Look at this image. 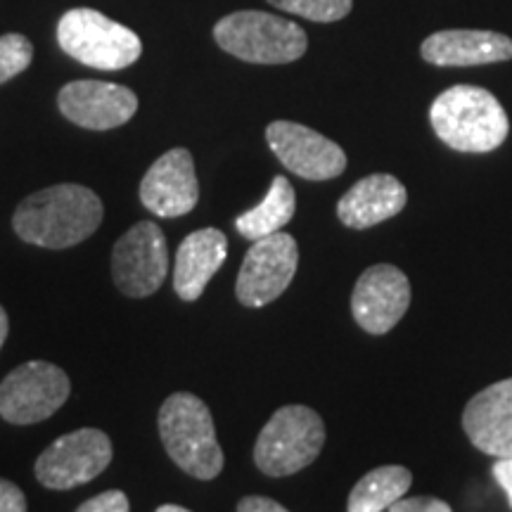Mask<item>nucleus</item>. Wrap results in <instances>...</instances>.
<instances>
[{"instance_id": "ddd939ff", "label": "nucleus", "mask_w": 512, "mask_h": 512, "mask_svg": "<svg viewBox=\"0 0 512 512\" xmlns=\"http://www.w3.org/2000/svg\"><path fill=\"white\" fill-rule=\"evenodd\" d=\"M140 202L150 214L162 216V219H178L197 207L200 181H197L192 155L185 147L164 152L147 169L140 183Z\"/></svg>"}, {"instance_id": "a878e982", "label": "nucleus", "mask_w": 512, "mask_h": 512, "mask_svg": "<svg viewBox=\"0 0 512 512\" xmlns=\"http://www.w3.org/2000/svg\"><path fill=\"white\" fill-rule=\"evenodd\" d=\"M238 512H290L285 505L266 496H247L238 503Z\"/></svg>"}, {"instance_id": "f03ea898", "label": "nucleus", "mask_w": 512, "mask_h": 512, "mask_svg": "<svg viewBox=\"0 0 512 512\" xmlns=\"http://www.w3.org/2000/svg\"><path fill=\"white\" fill-rule=\"evenodd\" d=\"M430 124L456 152L484 155L505 143L510 121L494 93L479 86H451L430 107Z\"/></svg>"}, {"instance_id": "412c9836", "label": "nucleus", "mask_w": 512, "mask_h": 512, "mask_svg": "<svg viewBox=\"0 0 512 512\" xmlns=\"http://www.w3.org/2000/svg\"><path fill=\"white\" fill-rule=\"evenodd\" d=\"M278 10L299 15L311 22H337V19L347 17L351 12V0H268Z\"/></svg>"}, {"instance_id": "1a4fd4ad", "label": "nucleus", "mask_w": 512, "mask_h": 512, "mask_svg": "<svg viewBox=\"0 0 512 512\" xmlns=\"http://www.w3.org/2000/svg\"><path fill=\"white\" fill-rule=\"evenodd\" d=\"M169 273V249L162 228L140 221L112 249V278L126 297H150Z\"/></svg>"}, {"instance_id": "9b49d317", "label": "nucleus", "mask_w": 512, "mask_h": 512, "mask_svg": "<svg viewBox=\"0 0 512 512\" xmlns=\"http://www.w3.org/2000/svg\"><path fill=\"white\" fill-rule=\"evenodd\" d=\"M266 140L280 164L304 181H330L347 169V155L342 147L304 124L273 121L266 128Z\"/></svg>"}, {"instance_id": "f257e3e1", "label": "nucleus", "mask_w": 512, "mask_h": 512, "mask_svg": "<svg viewBox=\"0 0 512 512\" xmlns=\"http://www.w3.org/2000/svg\"><path fill=\"white\" fill-rule=\"evenodd\" d=\"M102 214L105 209L93 190L62 183L29 195L12 216V228L29 245L67 249L91 238Z\"/></svg>"}, {"instance_id": "2eb2a0df", "label": "nucleus", "mask_w": 512, "mask_h": 512, "mask_svg": "<svg viewBox=\"0 0 512 512\" xmlns=\"http://www.w3.org/2000/svg\"><path fill=\"white\" fill-rule=\"evenodd\" d=\"M463 430L491 458H512V377L489 384L467 401Z\"/></svg>"}, {"instance_id": "f8f14e48", "label": "nucleus", "mask_w": 512, "mask_h": 512, "mask_svg": "<svg viewBox=\"0 0 512 512\" xmlns=\"http://www.w3.org/2000/svg\"><path fill=\"white\" fill-rule=\"evenodd\" d=\"M411 306V283L396 266L377 264L363 271L351 294V313L368 335H387Z\"/></svg>"}, {"instance_id": "4be33fe9", "label": "nucleus", "mask_w": 512, "mask_h": 512, "mask_svg": "<svg viewBox=\"0 0 512 512\" xmlns=\"http://www.w3.org/2000/svg\"><path fill=\"white\" fill-rule=\"evenodd\" d=\"M34 60V46L27 36L5 34L0 36V83L15 79Z\"/></svg>"}, {"instance_id": "b1692460", "label": "nucleus", "mask_w": 512, "mask_h": 512, "mask_svg": "<svg viewBox=\"0 0 512 512\" xmlns=\"http://www.w3.org/2000/svg\"><path fill=\"white\" fill-rule=\"evenodd\" d=\"M389 512H453L451 505L441 498L432 496H415V498H399L394 505H389Z\"/></svg>"}, {"instance_id": "423d86ee", "label": "nucleus", "mask_w": 512, "mask_h": 512, "mask_svg": "<svg viewBox=\"0 0 512 512\" xmlns=\"http://www.w3.org/2000/svg\"><path fill=\"white\" fill-rule=\"evenodd\" d=\"M57 43L76 62L102 72H119L143 55L136 31L91 8L64 12L57 24Z\"/></svg>"}, {"instance_id": "5701e85b", "label": "nucleus", "mask_w": 512, "mask_h": 512, "mask_svg": "<svg viewBox=\"0 0 512 512\" xmlns=\"http://www.w3.org/2000/svg\"><path fill=\"white\" fill-rule=\"evenodd\" d=\"M76 512H131V503H128L124 491L112 489L86 501Z\"/></svg>"}, {"instance_id": "dca6fc26", "label": "nucleus", "mask_w": 512, "mask_h": 512, "mask_svg": "<svg viewBox=\"0 0 512 512\" xmlns=\"http://www.w3.org/2000/svg\"><path fill=\"white\" fill-rule=\"evenodd\" d=\"M422 60L437 67H479L512 57V38L496 31L448 29L427 36L420 48Z\"/></svg>"}, {"instance_id": "7ed1b4c3", "label": "nucleus", "mask_w": 512, "mask_h": 512, "mask_svg": "<svg viewBox=\"0 0 512 512\" xmlns=\"http://www.w3.org/2000/svg\"><path fill=\"white\" fill-rule=\"evenodd\" d=\"M159 437L169 458L185 475L216 479L223 470V451L216 439L214 418L207 403L195 394L178 392L159 408Z\"/></svg>"}, {"instance_id": "9d476101", "label": "nucleus", "mask_w": 512, "mask_h": 512, "mask_svg": "<svg viewBox=\"0 0 512 512\" xmlns=\"http://www.w3.org/2000/svg\"><path fill=\"white\" fill-rule=\"evenodd\" d=\"M299 266L297 240L287 233H273L256 240L242 261L235 283L238 302L247 309L275 302L290 287Z\"/></svg>"}, {"instance_id": "39448f33", "label": "nucleus", "mask_w": 512, "mask_h": 512, "mask_svg": "<svg viewBox=\"0 0 512 512\" xmlns=\"http://www.w3.org/2000/svg\"><path fill=\"white\" fill-rule=\"evenodd\" d=\"M216 43L238 60L252 64H287L299 60L309 38L299 24L259 10L223 17L214 27Z\"/></svg>"}, {"instance_id": "aec40b11", "label": "nucleus", "mask_w": 512, "mask_h": 512, "mask_svg": "<svg viewBox=\"0 0 512 512\" xmlns=\"http://www.w3.org/2000/svg\"><path fill=\"white\" fill-rule=\"evenodd\" d=\"M413 475L403 465H382L358 479L349 494L347 512H382L408 494Z\"/></svg>"}, {"instance_id": "20e7f679", "label": "nucleus", "mask_w": 512, "mask_h": 512, "mask_svg": "<svg viewBox=\"0 0 512 512\" xmlns=\"http://www.w3.org/2000/svg\"><path fill=\"white\" fill-rule=\"evenodd\" d=\"M325 446L323 418L309 406H283L254 444V463L268 477H290L309 467Z\"/></svg>"}, {"instance_id": "6ab92c4d", "label": "nucleus", "mask_w": 512, "mask_h": 512, "mask_svg": "<svg viewBox=\"0 0 512 512\" xmlns=\"http://www.w3.org/2000/svg\"><path fill=\"white\" fill-rule=\"evenodd\" d=\"M294 211H297V195H294L292 183L285 176H275L261 204L240 214L235 219V228L242 238L256 242L280 233L292 221Z\"/></svg>"}, {"instance_id": "6e6552de", "label": "nucleus", "mask_w": 512, "mask_h": 512, "mask_svg": "<svg viewBox=\"0 0 512 512\" xmlns=\"http://www.w3.org/2000/svg\"><path fill=\"white\" fill-rule=\"evenodd\" d=\"M112 441L102 430L83 427L55 439L36 460V479L46 489L67 491L88 484L112 463Z\"/></svg>"}, {"instance_id": "393cba45", "label": "nucleus", "mask_w": 512, "mask_h": 512, "mask_svg": "<svg viewBox=\"0 0 512 512\" xmlns=\"http://www.w3.org/2000/svg\"><path fill=\"white\" fill-rule=\"evenodd\" d=\"M0 512H27L24 491L3 477H0Z\"/></svg>"}, {"instance_id": "bb28decb", "label": "nucleus", "mask_w": 512, "mask_h": 512, "mask_svg": "<svg viewBox=\"0 0 512 512\" xmlns=\"http://www.w3.org/2000/svg\"><path fill=\"white\" fill-rule=\"evenodd\" d=\"M491 472H494V479L505 491V496H508V505L512 508V458H496L494 470Z\"/></svg>"}, {"instance_id": "f3484780", "label": "nucleus", "mask_w": 512, "mask_h": 512, "mask_svg": "<svg viewBox=\"0 0 512 512\" xmlns=\"http://www.w3.org/2000/svg\"><path fill=\"white\" fill-rule=\"evenodd\" d=\"M408 202V192L399 178L373 174L361 178L337 202V216L347 228L366 230L394 219Z\"/></svg>"}, {"instance_id": "0eeeda50", "label": "nucleus", "mask_w": 512, "mask_h": 512, "mask_svg": "<svg viewBox=\"0 0 512 512\" xmlns=\"http://www.w3.org/2000/svg\"><path fill=\"white\" fill-rule=\"evenodd\" d=\"M69 392V375L60 366L29 361L17 366L0 384V415L12 425H34L60 411Z\"/></svg>"}, {"instance_id": "4468645a", "label": "nucleus", "mask_w": 512, "mask_h": 512, "mask_svg": "<svg viewBox=\"0 0 512 512\" xmlns=\"http://www.w3.org/2000/svg\"><path fill=\"white\" fill-rule=\"evenodd\" d=\"M57 107L76 126L110 131L133 119L138 112V95L119 83L72 81L57 95Z\"/></svg>"}, {"instance_id": "a211bd4d", "label": "nucleus", "mask_w": 512, "mask_h": 512, "mask_svg": "<svg viewBox=\"0 0 512 512\" xmlns=\"http://www.w3.org/2000/svg\"><path fill=\"white\" fill-rule=\"evenodd\" d=\"M228 256V238L219 228H202L181 242L174 264V290L183 302H195L207 290Z\"/></svg>"}, {"instance_id": "c85d7f7f", "label": "nucleus", "mask_w": 512, "mask_h": 512, "mask_svg": "<svg viewBox=\"0 0 512 512\" xmlns=\"http://www.w3.org/2000/svg\"><path fill=\"white\" fill-rule=\"evenodd\" d=\"M157 512H190V510L188 508H181V505L166 503V505H162V508H157Z\"/></svg>"}, {"instance_id": "cd10ccee", "label": "nucleus", "mask_w": 512, "mask_h": 512, "mask_svg": "<svg viewBox=\"0 0 512 512\" xmlns=\"http://www.w3.org/2000/svg\"><path fill=\"white\" fill-rule=\"evenodd\" d=\"M8 330H10V320H8V313H5L3 306H0V349H3L5 339H8Z\"/></svg>"}]
</instances>
